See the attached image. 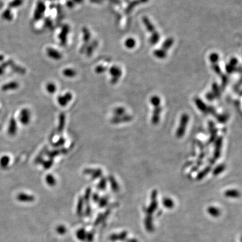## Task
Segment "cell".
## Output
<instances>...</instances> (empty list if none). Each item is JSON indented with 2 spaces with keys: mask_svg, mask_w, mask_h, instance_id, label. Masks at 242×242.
Returning <instances> with one entry per match:
<instances>
[{
  "mask_svg": "<svg viewBox=\"0 0 242 242\" xmlns=\"http://www.w3.org/2000/svg\"><path fill=\"white\" fill-rule=\"evenodd\" d=\"M210 62L211 64V68L214 70L215 73L220 76V77L221 78L222 80V84L223 86H225L227 82H228V79L226 77V76L221 71L220 67L219 64V54L216 53H213L209 56L208 57Z\"/></svg>",
  "mask_w": 242,
  "mask_h": 242,
  "instance_id": "1",
  "label": "cell"
},
{
  "mask_svg": "<svg viewBox=\"0 0 242 242\" xmlns=\"http://www.w3.org/2000/svg\"><path fill=\"white\" fill-rule=\"evenodd\" d=\"M143 23L145 25L146 30L149 32V33L151 34L150 38V42L152 45H155L157 43L160 38L159 34L158 33V31L156 30L155 27L152 24V22L149 18L146 16H144L143 18Z\"/></svg>",
  "mask_w": 242,
  "mask_h": 242,
  "instance_id": "2",
  "label": "cell"
},
{
  "mask_svg": "<svg viewBox=\"0 0 242 242\" xmlns=\"http://www.w3.org/2000/svg\"><path fill=\"white\" fill-rule=\"evenodd\" d=\"M174 40L171 38H169L164 41L161 48L155 50L154 52V55L159 59H164L166 57L167 52L173 45Z\"/></svg>",
  "mask_w": 242,
  "mask_h": 242,
  "instance_id": "3",
  "label": "cell"
},
{
  "mask_svg": "<svg viewBox=\"0 0 242 242\" xmlns=\"http://www.w3.org/2000/svg\"><path fill=\"white\" fill-rule=\"evenodd\" d=\"M189 119V117L187 113H184L181 116L179 125L176 131V136L178 138L182 137L185 134Z\"/></svg>",
  "mask_w": 242,
  "mask_h": 242,
  "instance_id": "4",
  "label": "cell"
},
{
  "mask_svg": "<svg viewBox=\"0 0 242 242\" xmlns=\"http://www.w3.org/2000/svg\"><path fill=\"white\" fill-rule=\"evenodd\" d=\"M158 196V192L156 190H154L152 193L151 195V199L152 202L149 207L146 208H144V211L146 213L147 215H152L153 214L155 211L157 210L158 207V201L156 200V198Z\"/></svg>",
  "mask_w": 242,
  "mask_h": 242,
  "instance_id": "5",
  "label": "cell"
},
{
  "mask_svg": "<svg viewBox=\"0 0 242 242\" xmlns=\"http://www.w3.org/2000/svg\"><path fill=\"white\" fill-rule=\"evenodd\" d=\"M83 173L90 176L91 179L95 180L101 177L103 171L100 168H86L83 171Z\"/></svg>",
  "mask_w": 242,
  "mask_h": 242,
  "instance_id": "6",
  "label": "cell"
},
{
  "mask_svg": "<svg viewBox=\"0 0 242 242\" xmlns=\"http://www.w3.org/2000/svg\"><path fill=\"white\" fill-rule=\"evenodd\" d=\"M109 73L112 77L111 82L113 84H116L118 81L122 73L121 69L117 66H112L109 70Z\"/></svg>",
  "mask_w": 242,
  "mask_h": 242,
  "instance_id": "7",
  "label": "cell"
},
{
  "mask_svg": "<svg viewBox=\"0 0 242 242\" xmlns=\"http://www.w3.org/2000/svg\"><path fill=\"white\" fill-rule=\"evenodd\" d=\"M72 99V94L70 92L66 93L63 95H59L57 97V102L62 107L66 106Z\"/></svg>",
  "mask_w": 242,
  "mask_h": 242,
  "instance_id": "8",
  "label": "cell"
},
{
  "mask_svg": "<svg viewBox=\"0 0 242 242\" xmlns=\"http://www.w3.org/2000/svg\"><path fill=\"white\" fill-rule=\"evenodd\" d=\"M47 55L50 58L54 60H60L62 57V55L59 51H57L56 49L53 48L49 47L46 50Z\"/></svg>",
  "mask_w": 242,
  "mask_h": 242,
  "instance_id": "9",
  "label": "cell"
},
{
  "mask_svg": "<svg viewBox=\"0 0 242 242\" xmlns=\"http://www.w3.org/2000/svg\"><path fill=\"white\" fill-rule=\"evenodd\" d=\"M162 112V107L161 106H158L154 107L152 116V122L154 125H156L159 123L160 118V114Z\"/></svg>",
  "mask_w": 242,
  "mask_h": 242,
  "instance_id": "10",
  "label": "cell"
},
{
  "mask_svg": "<svg viewBox=\"0 0 242 242\" xmlns=\"http://www.w3.org/2000/svg\"><path fill=\"white\" fill-rule=\"evenodd\" d=\"M132 119V117L128 114H125L122 116L114 117L111 119V122L113 124H119L131 121Z\"/></svg>",
  "mask_w": 242,
  "mask_h": 242,
  "instance_id": "11",
  "label": "cell"
},
{
  "mask_svg": "<svg viewBox=\"0 0 242 242\" xmlns=\"http://www.w3.org/2000/svg\"><path fill=\"white\" fill-rule=\"evenodd\" d=\"M222 145H223V137H219L217 139L215 143V150H214V158H215V160L218 159L220 157Z\"/></svg>",
  "mask_w": 242,
  "mask_h": 242,
  "instance_id": "12",
  "label": "cell"
},
{
  "mask_svg": "<svg viewBox=\"0 0 242 242\" xmlns=\"http://www.w3.org/2000/svg\"><path fill=\"white\" fill-rule=\"evenodd\" d=\"M31 113L29 109H24L20 113V121L24 125H27L30 121Z\"/></svg>",
  "mask_w": 242,
  "mask_h": 242,
  "instance_id": "13",
  "label": "cell"
},
{
  "mask_svg": "<svg viewBox=\"0 0 242 242\" xmlns=\"http://www.w3.org/2000/svg\"><path fill=\"white\" fill-rule=\"evenodd\" d=\"M145 226L146 230L149 232H152L154 230L152 215H147L144 221Z\"/></svg>",
  "mask_w": 242,
  "mask_h": 242,
  "instance_id": "14",
  "label": "cell"
},
{
  "mask_svg": "<svg viewBox=\"0 0 242 242\" xmlns=\"http://www.w3.org/2000/svg\"><path fill=\"white\" fill-rule=\"evenodd\" d=\"M58 125L57 127V132L59 134H61L63 131L65 123H66V116L63 113H60L59 116Z\"/></svg>",
  "mask_w": 242,
  "mask_h": 242,
  "instance_id": "15",
  "label": "cell"
},
{
  "mask_svg": "<svg viewBox=\"0 0 242 242\" xmlns=\"http://www.w3.org/2000/svg\"><path fill=\"white\" fill-rule=\"evenodd\" d=\"M45 10V6L44 3L42 2H40L37 4L36 11L34 13V19L36 20L39 19L43 15Z\"/></svg>",
  "mask_w": 242,
  "mask_h": 242,
  "instance_id": "16",
  "label": "cell"
},
{
  "mask_svg": "<svg viewBox=\"0 0 242 242\" xmlns=\"http://www.w3.org/2000/svg\"><path fill=\"white\" fill-rule=\"evenodd\" d=\"M67 152V150L66 149H55L52 151L49 152H47V155L50 158V159H53L54 157L58 156V155H60L61 154H66Z\"/></svg>",
  "mask_w": 242,
  "mask_h": 242,
  "instance_id": "17",
  "label": "cell"
},
{
  "mask_svg": "<svg viewBox=\"0 0 242 242\" xmlns=\"http://www.w3.org/2000/svg\"><path fill=\"white\" fill-rule=\"evenodd\" d=\"M107 179L110 183V186L112 190L115 192L119 191V186L116 178L113 176H109Z\"/></svg>",
  "mask_w": 242,
  "mask_h": 242,
  "instance_id": "18",
  "label": "cell"
},
{
  "mask_svg": "<svg viewBox=\"0 0 242 242\" xmlns=\"http://www.w3.org/2000/svg\"><path fill=\"white\" fill-rule=\"evenodd\" d=\"M127 232L124 231L122 233L119 234H112L110 237V239L112 241H125L127 239Z\"/></svg>",
  "mask_w": 242,
  "mask_h": 242,
  "instance_id": "19",
  "label": "cell"
},
{
  "mask_svg": "<svg viewBox=\"0 0 242 242\" xmlns=\"http://www.w3.org/2000/svg\"><path fill=\"white\" fill-rule=\"evenodd\" d=\"M224 195L225 197L232 198H238L240 197L241 193L237 189H228L225 193Z\"/></svg>",
  "mask_w": 242,
  "mask_h": 242,
  "instance_id": "20",
  "label": "cell"
},
{
  "mask_svg": "<svg viewBox=\"0 0 242 242\" xmlns=\"http://www.w3.org/2000/svg\"><path fill=\"white\" fill-rule=\"evenodd\" d=\"M207 213L213 217H218L221 215V211L215 206H210L207 208Z\"/></svg>",
  "mask_w": 242,
  "mask_h": 242,
  "instance_id": "21",
  "label": "cell"
},
{
  "mask_svg": "<svg viewBox=\"0 0 242 242\" xmlns=\"http://www.w3.org/2000/svg\"><path fill=\"white\" fill-rule=\"evenodd\" d=\"M195 101V104L199 110H201L203 113H206V112H208V107L206 106L205 103L202 100L197 98H196Z\"/></svg>",
  "mask_w": 242,
  "mask_h": 242,
  "instance_id": "22",
  "label": "cell"
},
{
  "mask_svg": "<svg viewBox=\"0 0 242 242\" xmlns=\"http://www.w3.org/2000/svg\"><path fill=\"white\" fill-rule=\"evenodd\" d=\"M63 75L68 78H73L77 75L76 71L71 68H67L63 70L62 71Z\"/></svg>",
  "mask_w": 242,
  "mask_h": 242,
  "instance_id": "23",
  "label": "cell"
},
{
  "mask_svg": "<svg viewBox=\"0 0 242 242\" xmlns=\"http://www.w3.org/2000/svg\"><path fill=\"white\" fill-rule=\"evenodd\" d=\"M162 205L168 209H171L174 206V202L171 198L169 197H165L162 199Z\"/></svg>",
  "mask_w": 242,
  "mask_h": 242,
  "instance_id": "24",
  "label": "cell"
},
{
  "mask_svg": "<svg viewBox=\"0 0 242 242\" xmlns=\"http://www.w3.org/2000/svg\"><path fill=\"white\" fill-rule=\"evenodd\" d=\"M19 200L25 202H32L35 200V197L33 195L27 194H21L19 196Z\"/></svg>",
  "mask_w": 242,
  "mask_h": 242,
  "instance_id": "25",
  "label": "cell"
},
{
  "mask_svg": "<svg viewBox=\"0 0 242 242\" xmlns=\"http://www.w3.org/2000/svg\"><path fill=\"white\" fill-rule=\"evenodd\" d=\"M45 182L50 187H53L56 184L57 180L53 175L49 174L45 177Z\"/></svg>",
  "mask_w": 242,
  "mask_h": 242,
  "instance_id": "26",
  "label": "cell"
},
{
  "mask_svg": "<svg viewBox=\"0 0 242 242\" xmlns=\"http://www.w3.org/2000/svg\"><path fill=\"white\" fill-rule=\"evenodd\" d=\"M87 232H86V230L84 229H80L79 230H78L76 232V235L77 238L80 241H84L86 240V235H87Z\"/></svg>",
  "mask_w": 242,
  "mask_h": 242,
  "instance_id": "27",
  "label": "cell"
},
{
  "mask_svg": "<svg viewBox=\"0 0 242 242\" xmlns=\"http://www.w3.org/2000/svg\"><path fill=\"white\" fill-rule=\"evenodd\" d=\"M124 45L127 48L132 49L134 48L136 45V40L133 38H128L125 40Z\"/></svg>",
  "mask_w": 242,
  "mask_h": 242,
  "instance_id": "28",
  "label": "cell"
},
{
  "mask_svg": "<svg viewBox=\"0 0 242 242\" xmlns=\"http://www.w3.org/2000/svg\"><path fill=\"white\" fill-rule=\"evenodd\" d=\"M225 168H226V165L225 164H219L217 165L214 169V170L213 171V174L214 176H218L219 174L223 173L225 169Z\"/></svg>",
  "mask_w": 242,
  "mask_h": 242,
  "instance_id": "29",
  "label": "cell"
},
{
  "mask_svg": "<svg viewBox=\"0 0 242 242\" xmlns=\"http://www.w3.org/2000/svg\"><path fill=\"white\" fill-rule=\"evenodd\" d=\"M237 62H238V61L236 58H233V59L230 60L229 64H228L226 67V70H227L228 72H229V73L233 72L234 68L235 67V66L237 64Z\"/></svg>",
  "mask_w": 242,
  "mask_h": 242,
  "instance_id": "30",
  "label": "cell"
},
{
  "mask_svg": "<svg viewBox=\"0 0 242 242\" xmlns=\"http://www.w3.org/2000/svg\"><path fill=\"white\" fill-rule=\"evenodd\" d=\"M108 179L105 177H102L100 180L97 188L100 191H104L107 186Z\"/></svg>",
  "mask_w": 242,
  "mask_h": 242,
  "instance_id": "31",
  "label": "cell"
},
{
  "mask_svg": "<svg viewBox=\"0 0 242 242\" xmlns=\"http://www.w3.org/2000/svg\"><path fill=\"white\" fill-rule=\"evenodd\" d=\"M113 114L114 117L122 116L125 114V109L122 107H117L113 110Z\"/></svg>",
  "mask_w": 242,
  "mask_h": 242,
  "instance_id": "32",
  "label": "cell"
},
{
  "mask_svg": "<svg viewBox=\"0 0 242 242\" xmlns=\"http://www.w3.org/2000/svg\"><path fill=\"white\" fill-rule=\"evenodd\" d=\"M46 90L48 93L49 94H53L57 91V86L53 82H48L45 86Z\"/></svg>",
  "mask_w": 242,
  "mask_h": 242,
  "instance_id": "33",
  "label": "cell"
},
{
  "mask_svg": "<svg viewBox=\"0 0 242 242\" xmlns=\"http://www.w3.org/2000/svg\"><path fill=\"white\" fill-rule=\"evenodd\" d=\"M150 101L151 104L154 107H158L160 106L161 99L158 96H156V95L152 96V97H151Z\"/></svg>",
  "mask_w": 242,
  "mask_h": 242,
  "instance_id": "34",
  "label": "cell"
},
{
  "mask_svg": "<svg viewBox=\"0 0 242 242\" xmlns=\"http://www.w3.org/2000/svg\"><path fill=\"white\" fill-rule=\"evenodd\" d=\"M211 170V167H207L206 168H205L203 170H202L201 172L198 173L197 175V179L198 180H201L204 178L206 175L209 173V171Z\"/></svg>",
  "mask_w": 242,
  "mask_h": 242,
  "instance_id": "35",
  "label": "cell"
},
{
  "mask_svg": "<svg viewBox=\"0 0 242 242\" xmlns=\"http://www.w3.org/2000/svg\"><path fill=\"white\" fill-rule=\"evenodd\" d=\"M65 143H66V140L64 139V138L61 137L57 141L52 143V146L55 148H57L64 145Z\"/></svg>",
  "mask_w": 242,
  "mask_h": 242,
  "instance_id": "36",
  "label": "cell"
},
{
  "mask_svg": "<svg viewBox=\"0 0 242 242\" xmlns=\"http://www.w3.org/2000/svg\"><path fill=\"white\" fill-rule=\"evenodd\" d=\"M43 165L44 168L45 169H48L49 168H51L52 167V166L53 164V160L52 159H49L48 160H45V161H43V162L42 163Z\"/></svg>",
  "mask_w": 242,
  "mask_h": 242,
  "instance_id": "37",
  "label": "cell"
},
{
  "mask_svg": "<svg viewBox=\"0 0 242 242\" xmlns=\"http://www.w3.org/2000/svg\"><path fill=\"white\" fill-rule=\"evenodd\" d=\"M84 199L82 197H80L78 201L77 205V213L78 214H80L82 212L83 208V204H84Z\"/></svg>",
  "mask_w": 242,
  "mask_h": 242,
  "instance_id": "38",
  "label": "cell"
},
{
  "mask_svg": "<svg viewBox=\"0 0 242 242\" xmlns=\"http://www.w3.org/2000/svg\"><path fill=\"white\" fill-rule=\"evenodd\" d=\"M108 202V199L107 197H103L100 198L98 201L99 206L101 207H105L107 205Z\"/></svg>",
  "mask_w": 242,
  "mask_h": 242,
  "instance_id": "39",
  "label": "cell"
},
{
  "mask_svg": "<svg viewBox=\"0 0 242 242\" xmlns=\"http://www.w3.org/2000/svg\"><path fill=\"white\" fill-rule=\"evenodd\" d=\"M91 194V189L90 188H88L86 189V191H85V193L84 195V201H85V202H88L89 201L90 198V196Z\"/></svg>",
  "mask_w": 242,
  "mask_h": 242,
  "instance_id": "40",
  "label": "cell"
},
{
  "mask_svg": "<svg viewBox=\"0 0 242 242\" xmlns=\"http://www.w3.org/2000/svg\"><path fill=\"white\" fill-rule=\"evenodd\" d=\"M56 230H57V233H58V234L62 235V234H64L66 233V231H67V229H66V228L64 226L60 225V226H58Z\"/></svg>",
  "mask_w": 242,
  "mask_h": 242,
  "instance_id": "41",
  "label": "cell"
},
{
  "mask_svg": "<svg viewBox=\"0 0 242 242\" xmlns=\"http://www.w3.org/2000/svg\"><path fill=\"white\" fill-rule=\"evenodd\" d=\"M106 68L104 67L103 66H101V65L98 66L95 69V72L99 74H100V73H102L106 71Z\"/></svg>",
  "mask_w": 242,
  "mask_h": 242,
  "instance_id": "42",
  "label": "cell"
},
{
  "mask_svg": "<svg viewBox=\"0 0 242 242\" xmlns=\"http://www.w3.org/2000/svg\"><path fill=\"white\" fill-rule=\"evenodd\" d=\"M228 118V116H226L225 115L220 116V117H219V118H217V121H219V122L224 123V122H225L227 121Z\"/></svg>",
  "mask_w": 242,
  "mask_h": 242,
  "instance_id": "43",
  "label": "cell"
},
{
  "mask_svg": "<svg viewBox=\"0 0 242 242\" xmlns=\"http://www.w3.org/2000/svg\"><path fill=\"white\" fill-rule=\"evenodd\" d=\"M100 198V197H99V195L98 193H94V194H93V195L92 196V199H93V200L95 202H98Z\"/></svg>",
  "mask_w": 242,
  "mask_h": 242,
  "instance_id": "44",
  "label": "cell"
},
{
  "mask_svg": "<svg viewBox=\"0 0 242 242\" xmlns=\"http://www.w3.org/2000/svg\"><path fill=\"white\" fill-rule=\"evenodd\" d=\"M127 242H138L136 239H127Z\"/></svg>",
  "mask_w": 242,
  "mask_h": 242,
  "instance_id": "45",
  "label": "cell"
}]
</instances>
